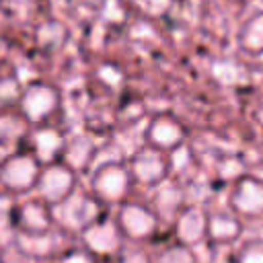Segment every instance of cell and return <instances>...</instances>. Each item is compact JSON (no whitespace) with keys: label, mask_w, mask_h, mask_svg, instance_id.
Wrapping results in <instances>:
<instances>
[{"label":"cell","mask_w":263,"mask_h":263,"mask_svg":"<svg viewBox=\"0 0 263 263\" xmlns=\"http://www.w3.org/2000/svg\"><path fill=\"white\" fill-rule=\"evenodd\" d=\"M0 191H4V189H2V183H0Z\"/></svg>","instance_id":"cell-21"},{"label":"cell","mask_w":263,"mask_h":263,"mask_svg":"<svg viewBox=\"0 0 263 263\" xmlns=\"http://www.w3.org/2000/svg\"><path fill=\"white\" fill-rule=\"evenodd\" d=\"M0 261H2V263H29L31 259H29L16 245H12V247H8L6 251L0 253Z\"/></svg>","instance_id":"cell-20"},{"label":"cell","mask_w":263,"mask_h":263,"mask_svg":"<svg viewBox=\"0 0 263 263\" xmlns=\"http://www.w3.org/2000/svg\"><path fill=\"white\" fill-rule=\"evenodd\" d=\"M146 144L162 152H173L183 144V127L171 117H156L146 129Z\"/></svg>","instance_id":"cell-13"},{"label":"cell","mask_w":263,"mask_h":263,"mask_svg":"<svg viewBox=\"0 0 263 263\" xmlns=\"http://www.w3.org/2000/svg\"><path fill=\"white\" fill-rule=\"evenodd\" d=\"M236 263H263V238L247 240L236 255Z\"/></svg>","instance_id":"cell-17"},{"label":"cell","mask_w":263,"mask_h":263,"mask_svg":"<svg viewBox=\"0 0 263 263\" xmlns=\"http://www.w3.org/2000/svg\"><path fill=\"white\" fill-rule=\"evenodd\" d=\"M80 238H82V247H86L90 253L95 255H115L121 249V232L115 224L113 218H105L103 214L90 222L86 228L80 230Z\"/></svg>","instance_id":"cell-9"},{"label":"cell","mask_w":263,"mask_h":263,"mask_svg":"<svg viewBox=\"0 0 263 263\" xmlns=\"http://www.w3.org/2000/svg\"><path fill=\"white\" fill-rule=\"evenodd\" d=\"M127 168H129L134 183H140L146 187H156V185H162L164 179L168 177L171 162L162 150L146 144L129 158Z\"/></svg>","instance_id":"cell-6"},{"label":"cell","mask_w":263,"mask_h":263,"mask_svg":"<svg viewBox=\"0 0 263 263\" xmlns=\"http://www.w3.org/2000/svg\"><path fill=\"white\" fill-rule=\"evenodd\" d=\"M76 185H78L76 171L70 168L66 162L55 160L49 164H41L35 191H37V197H41L49 205H55L64 201L76 189Z\"/></svg>","instance_id":"cell-5"},{"label":"cell","mask_w":263,"mask_h":263,"mask_svg":"<svg viewBox=\"0 0 263 263\" xmlns=\"http://www.w3.org/2000/svg\"><path fill=\"white\" fill-rule=\"evenodd\" d=\"M10 220L16 234H41L55 224L51 205L41 197H29L16 201L10 210Z\"/></svg>","instance_id":"cell-7"},{"label":"cell","mask_w":263,"mask_h":263,"mask_svg":"<svg viewBox=\"0 0 263 263\" xmlns=\"http://www.w3.org/2000/svg\"><path fill=\"white\" fill-rule=\"evenodd\" d=\"M58 263H97V255L86 247H70L60 253Z\"/></svg>","instance_id":"cell-18"},{"label":"cell","mask_w":263,"mask_h":263,"mask_svg":"<svg viewBox=\"0 0 263 263\" xmlns=\"http://www.w3.org/2000/svg\"><path fill=\"white\" fill-rule=\"evenodd\" d=\"M64 142L66 140L55 129H39L29 140V152L41 164H49V162H55V160L62 158Z\"/></svg>","instance_id":"cell-14"},{"label":"cell","mask_w":263,"mask_h":263,"mask_svg":"<svg viewBox=\"0 0 263 263\" xmlns=\"http://www.w3.org/2000/svg\"><path fill=\"white\" fill-rule=\"evenodd\" d=\"M158 263H199V261H197V253L191 247H185L179 242V245L166 249L160 255Z\"/></svg>","instance_id":"cell-16"},{"label":"cell","mask_w":263,"mask_h":263,"mask_svg":"<svg viewBox=\"0 0 263 263\" xmlns=\"http://www.w3.org/2000/svg\"><path fill=\"white\" fill-rule=\"evenodd\" d=\"M41 162L29 150H14L0 160V183L10 195H25L35 189Z\"/></svg>","instance_id":"cell-3"},{"label":"cell","mask_w":263,"mask_h":263,"mask_svg":"<svg viewBox=\"0 0 263 263\" xmlns=\"http://www.w3.org/2000/svg\"><path fill=\"white\" fill-rule=\"evenodd\" d=\"M242 234V222L234 212H216L208 214L205 222V240L216 247H228Z\"/></svg>","instance_id":"cell-11"},{"label":"cell","mask_w":263,"mask_h":263,"mask_svg":"<svg viewBox=\"0 0 263 263\" xmlns=\"http://www.w3.org/2000/svg\"><path fill=\"white\" fill-rule=\"evenodd\" d=\"M62 234L60 226H51L41 234H16L14 245L29 257V259H49L62 251Z\"/></svg>","instance_id":"cell-10"},{"label":"cell","mask_w":263,"mask_h":263,"mask_svg":"<svg viewBox=\"0 0 263 263\" xmlns=\"http://www.w3.org/2000/svg\"><path fill=\"white\" fill-rule=\"evenodd\" d=\"M230 212L236 216L259 218L263 216V181L251 175H240L234 179V187L228 197Z\"/></svg>","instance_id":"cell-8"},{"label":"cell","mask_w":263,"mask_h":263,"mask_svg":"<svg viewBox=\"0 0 263 263\" xmlns=\"http://www.w3.org/2000/svg\"><path fill=\"white\" fill-rule=\"evenodd\" d=\"M134 179L123 160L99 162L90 175V193L105 205L123 203L132 193Z\"/></svg>","instance_id":"cell-1"},{"label":"cell","mask_w":263,"mask_h":263,"mask_svg":"<svg viewBox=\"0 0 263 263\" xmlns=\"http://www.w3.org/2000/svg\"><path fill=\"white\" fill-rule=\"evenodd\" d=\"M115 224L121 232L123 238L142 242L148 240L150 236H154V232L158 230V214L154 210H150L146 203H138V201H123L119 203V210L115 214Z\"/></svg>","instance_id":"cell-4"},{"label":"cell","mask_w":263,"mask_h":263,"mask_svg":"<svg viewBox=\"0 0 263 263\" xmlns=\"http://www.w3.org/2000/svg\"><path fill=\"white\" fill-rule=\"evenodd\" d=\"M14 238H16V230L12 226L10 214H0V253L12 247Z\"/></svg>","instance_id":"cell-19"},{"label":"cell","mask_w":263,"mask_h":263,"mask_svg":"<svg viewBox=\"0 0 263 263\" xmlns=\"http://www.w3.org/2000/svg\"><path fill=\"white\" fill-rule=\"evenodd\" d=\"M205 222L208 214H203L199 208H187L177 214L175 220V234L181 245L185 247H197L205 240Z\"/></svg>","instance_id":"cell-12"},{"label":"cell","mask_w":263,"mask_h":263,"mask_svg":"<svg viewBox=\"0 0 263 263\" xmlns=\"http://www.w3.org/2000/svg\"><path fill=\"white\" fill-rule=\"evenodd\" d=\"M53 222L64 232H78L101 216V201L92 193L74 189L64 201L51 205Z\"/></svg>","instance_id":"cell-2"},{"label":"cell","mask_w":263,"mask_h":263,"mask_svg":"<svg viewBox=\"0 0 263 263\" xmlns=\"http://www.w3.org/2000/svg\"><path fill=\"white\" fill-rule=\"evenodd\" d=\"M97 156V146L90 138L86 136H76L72 140L64 142V150H62V162H66L70 168H74L76 173L86 171L88 164H92Z\"/></svg>","instance_id":"cell-15"},{"label":"cell","mask_w":263,"mask_h":263,"mask_svg":"<svg viewBox=\"0 0 263 263\" xmlns=\"http://www.w3.org/2000/svg\"><path fill=\"white\" fill-rule=\"evenodd\" d=\"M0 263H2V261H0Z\"/></svg>","instance_id":"cell-22"}]
</instances>
